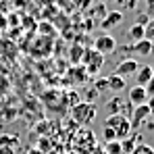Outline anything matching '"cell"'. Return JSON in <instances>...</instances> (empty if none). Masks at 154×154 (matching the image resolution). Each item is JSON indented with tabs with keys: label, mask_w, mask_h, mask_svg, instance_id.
<instances>
[{
	"label": "cell",
	"mask_w": 154,
	"mask_h": 154,
	"mask_svg": "<svg viewBox=\"0 0 154 154\" xmlns=\"http://www.w3.org/2000/svg\"><path fill=\"white\" fill-rule=\"evenodd\" d=\"M106 81H108V90H110V92H115V94H119V92H123V90L127 88L125 77L115 75V73H112L110 77H106Z\"/></svg>",
	"instance_id": "11"
},
{
	"label": "cell",
	"mask_w": 154,
	"mask_h": 154,
	"mask_svg": "<svg viewBox=\"0 0 154 154\" xmlns=\"http://www.w3.org/2000/svg\"><path fill=\"white\" fill-rule=\"evenodd\" d=\"M102 137L106 142H112V140H117V135H115V131L110 127H102Z\"/></svg>",
	"instance_id": "21"
},
{
	"label": "cell",
	"mask_w": 154,
	"mask_h": 154,
	"mask_svg": "<svg viewBox=\"0 0 154 154\" xmlns=\"http://www.w3.org/2000/svg\"><path fill=\"white\" fill-rule=\"evenodd\" d=\"M94 50H98L100 54H110V52L117 50V40L110 35V33H102V35H98L96 38V42H94Z\"/></svg>",
	"instance_id": "5"
},
{
	"label": "cell",
	"mask_w": 154,
	"mask_h": 154,
	"mask_svg": "<svg viewBox=\"0 0 154 154\" xmlns=\"http://www.w3.org/2000/svg\"><path fill=\"white\" fill-rule=\"evenodd\" d=\"M150 69H152V73H154V65H152V67H150Z\"/></svg>",
	"instance_id": "27"
},
{
	"label": "cell",
	"mask_w": 154,
	"mask_h": 154,
	"mask_svg": "<svg viewBox=\"0 0 154 154\" xmlns=\"http://www.w3.org/2000/svg\"><path fill=\"white\" fill-rule=\"evenodd\" d=\"M137 58H125V60H121L119 65H117V69H115V75H121V77H127L131 73H135L137 71Z\"/></svg>",
	"instance_id": "8"
},
{
	"label": "cell",
	"mask_w": 154,
	"mask_h": 154,
	"mask_svg": "<svg viewBox=\"0 0 154 154\" xmlns=\"http://www.w3.org/2000/svg\"><path fill=\"white\" fill-rule=\"evenodd\" d=\"M106 154H123L121 152V140L106 142Z\"/></svg>",
	"instance_id": "17"
},
{
	"label": "cell",
	"mask_w": 154,
	"mask_h": 154,
	"mask_svg": "<svg viewBox=\"0 0 154 154\" xmlns=\"http://www.w3.org/2000/svg\"><path fill=\"white\" fill-rule=\"evenodd\" d=\"M129 102L133 104V106H137V104H146V102H148L146 88H144V85H133V88L129 90Z\"/></svg>",
	"instance_id": "9"
},
{
	"label": "cell",
	"mask_w": 154,
	"mask_h": 154,
	"mask_svg": "<svg viewBox=\"0 0 154 154\" xmlns=\"http://www.w3.org/2000/svg\"><path fill=\"white\" fill-rule=\"evenodd\" d=\"M127 38L131 40V42H137V40H142V38H144V27L137 25V23H133V25L129 27V31H127Z\"/></svg>",
	"instance_id": "13"
},
{
	"label": "cell",
	"mask_w": 154,
	"mask_h": 154,
	"mask_svg": "<svg viewBox=\"0 0 154 154\" xmlns=\"http://www.w3.org/2000/svg\"><path fill=\"white\" fill-rule=\"evenodd\" d=\"M104 90H108V81H106V77H100V79H96V92L100 94Z\"/></svg>",
	"instance_id": "20"
},
{
	"label": "cell",
	"mask_w": 154,
	"mask_h": 154,
	"mask_svg": "<svg viewBox=\"0 0 154 154\" xmlns=\"http://www.w3.org/2000/svg\"><path fill=\"white\" fill-rule=\"evenodd\" d=\"M121 23H123V13H121V11H110V13H106V15L102 17L100 27H102L104 31H108V29L121 25Z\"/></svg>",
	"instance_id": "7"
},
{
	"label": "cell",
	"mask_w": 154,
	"mask_h": 154,
	"mask_svg": "<svg viewBox=\"0 0 154 154\" xmlns=\"http://www.w3.org/2000/svg\"><path fill=\"white\" fill-rule=\"evenodd\" d=\"M129 50L133 52L137 58H140V56H150L152 50H154V44H150L146 38H142V40H137V42H131Z\"/></svg>",
	"instance_id": "6"
},
{
	"label": "cell",
	"mask_w": 154,
	"mask_h": 154,
	"mask_svg": "<svg viewBox=\"0 0 154 154\" xmlns=\"http://www.w3.org/2000/svg\"><path fill=\"white\" fill-rule=\"evenodd\" d=\"M121 106H123V100H121V98H112L110 102L106 104L108 112H112V115H123V112H121Z\"/></svg>",
	"instance_id": "16"
},
{
	"label": "cell",
	"mask_w": 154,
	"mask_h": 154,
	"mask_svg": "<svg viewBox=\"0 0 154 154\" xmlns=\"http://www.w3.org/2000/svg\"><path fill=\"white\" fill-rule=\"evenodd\" d=\"M83 50H85V48H81V46H73V56H71V60H73V63L81 60V56H83Z\"/></svg>",
	"instance_id": "22"
},
{
	"label": "cell",
	"mask_w": 154,
	"mask_h": 154,
	"mask_svg": "<svg viewBox=\"0 0 154 154\" xmlns=\"http://www.w3.org/2000/svg\"><path fill=\"white\" fill-rule=\"evenodd\" d=\"M146 104H148V110H150V115L154 117V98H148V102H146Z\"/></svg>",
	"instance_id": "26"
},
{
	"label": "cell",
	"mask_w": 154,
	"mask_h": 154,
	"mask_svg": "<svg viewBox=\"0 0 154 154\" xmlns=\"http://www.w3.org/2000/svg\"><path fill=\"white\" fill-rule=\"evenodd\" d=\"M148 115H150L148 104H137V106H133V108H131V112H129V123H131V129L144 127V123H146V117H148Z\"/></svg>",
	"instance_id": "4"
},
{
	"label": "cell",
	"mask_w": 154,
	"mask_h": 154,
	"mask_svg": "<svg viewBox=\"0 0 154 154\" xmlns=\"http://www.w3.org/2000/svg\"><path fill=\"white\" fill-rule=\"evenodd\" d=\"M146 88V94H148V98H154V75H152V79L144 85Z\"/></svg>",
	"instance_id": "24"
},
{
	"label": "cell",
	"mask_w": 154,
	"mask_h": 154,
	"mask_svg": "<svg viewBox=\"0 0 154 154\" xmlns=\"http://www.w3.org/2000/svg\"><path fill=\"white\" fill-rule=\"evenodd\" d=\"M131 154H154V150L150 146H146V144H140V146H135V150Z\"/></svg>",
	"instance_id": "19"
},
{
	"label": "cell",
	"mask_w": 154,
	"mask_h": 154,
	"mask_svg": "<svg viewBox=\"0 0 154 154\" xmlns=\"http://www.w3.org/2000/svg\"><path fill=\"white\" fill-rule=\"evenodd\" d=\"M81 60L85 65L83 69H85L88 75H98V71L102 69V65H104V54H100V52L94 50V48H90V50H83Z\"/></svg>",
	"instance_id": "2"
},
{
	"label": "cell",
	"mask_w": 154,
	"mask_h": 154,
	"mask_svg": "<svg viewBox=\"0 0 154 154\" xmlns=\"http://www.w3.org/2000/svg\"><path fill=\"white\" fill-rule=\"evenodd\" d=\"M146 15L154 19V0H146Z\"/></svg>",
	"instance_id": "25"
},
{
	"label": "cell",
	"mask_w": 154,
	"mask_h": 154,
	"mask_svg": "<svg viewBox=\"0 0 154 154\" xmlns=\"http://www.w3.org/2000/svg\"><path fill=\"white\" fill-rule=\"evenodd\" d=\"M137 140H140V135H129V140L125 137V140L121 142V152L131 154L133 150H135V146H137Z\"/></svg>",
	"instance_id": "12"
},
{
	"label": "cell",
	"mask_w": 154,
	"mask_h": 154,
	"mask_svg": "<svg viewBox=\"0 0 154 154\" xmlns=\"http://www.w3.org/2000/svg\"><path fill=\"white\" fill-rule=\"evenodd\" d=\"M152 54H154V50H152Z\"/></svg>",
	"instance_id": "29"
},
{
	"label": "cell",
	"mask_w": 154,
	"mask_h": 154,
	"mask_svg": "<svg viewBox=\"0 0 154 154\" xmlns=\"http://www.w3.org/2000/svg\"><path fill=\"white\" fill-rule=\"evenodd\" d=\"M152 131H154V127H152Z\"/></svg>",
	"instance_id": "28"
},
{
	"label": "cell",
	"mask_w": 154,
	"mask_h": 154,
	"mask_svg": "<svg viewBox=\"0 0 154 154\" xmlns=\"http://www.w3.org/2000/svg\"><path fill=\"white\" fill-rule=\"evenodd\" d=\"M148 21H150V17H148L146 13H140V15L135 17V23H137V25H142V27H146V23H148Z\"/></svg>",
	"instance_id": "23"
},
{
	"label": "cell",
	"mask_w": 154,
	"mask_h": 154,
	"mask_svg": "<svg viewBox=\"0 0 154 154\" xmlns=\"http://www.w3.org/2000/svg\"><path fill=\"white\" fill-rule=\"evenodd\" d=\"M71 115L79 123H92L96 117V106H94V102H77L71 110Z\"/></svg>",
	"instance_id": "3"
},
{
	"label": "cell",
	"mask_w": 154,
	"mask_h": 154,
	"mask_svg": "<svg viewBox=\"0 0 154 154\" xmlns=\"http://www.w3.org/2000/svg\"><path fill=\"white\" fill-rule=\"evenodd\" d=\"M71 77H73V83H83L88 79V73L83 67H73L71 69Z\"/></svg>",
	"instance_id": "15"
},
{
	"label": "cell",
	"mask_w": 154,
	"mask_h": 154,
	"mask_svg": "<svg viewBox=\"0 0 154 154\" xmlns=\"http://www.w3.org/2000/svg\"><path fill=\"white\" fill-rule=\"evenodd\" d=\"M144 38H146L150 44H154V19H150V21L146 23V27H144Z\"/></svg>",
	"instance_id": "18"
},
{
	"label": "cell",
	"mask_w": 154,
	"mask_h": 154,
	"mask_svg": "<svg viewBox=\"0 0 154 154\" xmlns=\"http://www.w3.org/2000/svg\"><path fill=\"white\" fill-rule=\"evenodd\" d=\"M135 75V85H146L150 79H152V69L148 67V65H144V67H137V71L133 73Z\"/></svg>",
	"instance_id": "10"
},
{
	"label": "cell",
	"mask_w": 154,
	"mask_h": 154,
	"mask_svg": "<svg viewBox=\"0 0 154 154\" xmlns=\"http://www.w3.org/2000/svg\"><path fill=\"white\" fill-rule=\"evenodd\" d=\"M104 127H110L115 131V135H117V140H125L131 135V123H129V117L125 115H110L106 121H104Z\"/></svg>",
	"instance_id": "1"
},
{
	"label": "cell",
	"mask_w": 154,
	"mask_h": 154,
	"mask_svg": "<svg viewBox=\"0 0 154 154\" xmlns=\"http://www.w3.org/2000/svg\"><path fill=\"white\" fill-rule=\"evenodd\" d=\"M19 146V140L15 135H0V148H17Z\"/></svg>",
	"instance_id": "14"
}]
</instances>
